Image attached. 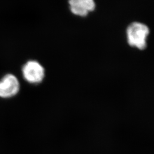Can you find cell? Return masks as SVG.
<instances>
[{
	"label": "cell",
	"instance_id": "cell-1",
	"mask_svg": "<svg viewBox=\"0 0 154 154\" xmlns=\"http://www.w3.org/2000/svg\"><path fill=\"white\" fill-rule=\"evenodd\" d=\"M149 34V27L142 22H134L127 28V40L128 45L140 50L147 47V39Z\"/></svg>",
	"mask_w": 154,
	"mask_h": 154
},
{
	"label": "cell",
	"instance_id": "cell-2",
	"mask_svg": "<svg viewBox=\"0 0 154 154\" xmlns=\"http://www.w3.org/2000/svg\"><path fill=\"white\" fill-rule=\"evenodd\" d=\"M22 77L27 82L38 84L42 82L45 76V70L37 61L29 60L22 67Z\"/></svg>",
	"mask_w": 154,
	"mask_h": 154
},
{
	"label": "cell",
	"instance_id": "cell-3",
	"mask_svg": "<svg viewBox=\"0 0 154 154\" xmlns=\"http://www.w3.org/2000/svg\"><path fill=\"white\" fill-rule=\"evenodd\" d=\"M18 78L11 73L6 74L0 79V98H11L17 95L20 90Z\"/></svg>",
	"mask_w": 154,
	"mask_h": 154
},
{
	"label": "cell",
	"instance_id": "cell-4",
	"mask_svg": "<svg viewBox=\"0 0 154 154\" xmlns=\"http://www.w3.org/2000/svg\"><path fill=\"white\" fill-rule=\"evenodd\" d=\"M70 11L75 16H87L95 9V0H68Z\"/></svg>",
	"mask_w": 154,
	"mask_h": 154
}]
</instances>
